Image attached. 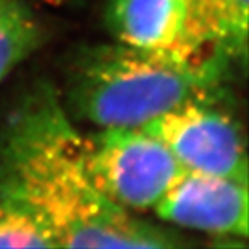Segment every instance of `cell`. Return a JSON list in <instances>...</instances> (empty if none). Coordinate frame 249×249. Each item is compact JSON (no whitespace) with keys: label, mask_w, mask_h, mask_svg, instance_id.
I'll use <instances>...</instances> for the list:
<instances>
[{"label":"cell","mask_w":249,"mask_h":249,"mask_svg":"<svg viewBox=\"0 0 249 249\" xmlns=\"http://www.w3.org/2000/svg\"><path fill=\"white\" fill-rule=\"evenodd\" d=\"M0 197L32 213L59 248L188 245L101 192L87 168L84 137L48 81L27 87L0 120Z\"/></svg>","instance_id":"cell-1"},{"label":"cell","mask_w":249,"mask_h":249,"mask_svg":"<svg viewBox=\"0 0 249 249\" xmlns=\"http://www.w3.org/2000/svg\"><path fill=\"white\" fill-rule=\"evenodd\" d=\"M230 63L192 62L123 42L83 47L65 74L71 117L102 128H143L188 101L216 96Z\"/></svg>","instance_id":"cell-2"},{"label":"cell","mask_w":249,"mask_h":249,"mask_svg":"<svg viewBox=\"0 0 249 249\" xmlns=\"http://www.w3.org/2000/svg\"><path fill=\"white\" fill-rule=\"evenodd\" d=\"M87 168L113 203L153 209L185 173L168 147L143 128H102L84 137Z\"/></svg>","instance_id":"cell-3"},{"label":"cell","mask_w":249,"mask_h":249,"mask_svg":"<svg viewBox=\"0 0 249 249\" xmlns=\"http://www.w3.org/2000/svg\"><path fill=\"white\" fill-rule=\"evenodd\" d=\"M218 95L188 101L144 124L188 171L248 183V158L237 120L216 105Z\"/></svg>","instance_id":"cell-4"},{"label":"cell","mask_w":249,"mask_h":249,"mask_svg":"<svg viewBox=\"0 0 249 249\" xmlns=\"http://www.w3.org/2000/svg\"><path fill=\"white\" fill-rule=\"evenodd\" d=\"M105 23L116 41L131 47L183 60L230 63L209 39L192 0H107Z\"/></svg>","instance_id":"cell-5"},{"label":"cell","mask_w":249,"mask_h":249,"mask_svg":"<svg viewBox=\"0 0 249 249\" xmlns=\"http://www.w3.org/2000/svg\"><path fill=\"white\" fill-rule=\"evenodd\" d=\"M168 224L218 236L248 237V183L188 171L153 207Z\"/></svg>","instance_id":"cell-6"},{"label":"cell","mask_w":249,"mask_h":249,"mask_svg":"<svg viewBox=\"0 0 249 249\" xmlns=\"http://www.w3.org/2000/svg\"><path fill=\"white\" fill-rule=\"evenodd\" d=\"M209 39L230 63H246L249 0H192Z\"/></svg>","instance_id":"cell-7"},{"label":"cell","mask_w":249,"mask_h":249,"mask_svg":"<svg viewBox=\"0 0 249 249\" xmlns=\"http://www.w3.org/2000/svg\"><path fill=\"white\" fill-rule=\"evenodd\" d=\"M45 41V30L23 0H0V84Z\"/></svg>","instance_id":"cell-8"},{"label":"cell","mask_w":249,"mask_h":249,"mask_svg":"<svg viewBox=\"0 0 249 249\" xmlns=\"http://www.w3.org/2000/svg\"><path fill=\"white\" fill-rule=\"evenodd\" d=\"M0 248H57V245L32 213L0 197Z\"/></svg>","instance_id":"cell-9"}]
</instances>
